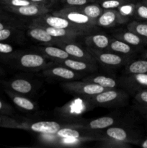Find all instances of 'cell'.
<instances>
[{"mask_svg": "<svg viewBox=\"0 0 147 148\" xmlns=\"http://www.w3.org/2000/svg\"><path fill=\"white\" fill-rule=\"evenodd\" d=\"M77 11L83 13L92 20H97L99 16L103 13L104 9L99 6L98 3H88L79 7H72Z\"/></svg>", "mask_w": 147, "mask_h": 148, "instance_id": "cell-26", "label": "cell"}, {"mask_svg": "<svg viewBox=\"0 0 147 148\" xmlns=\"http://www.w3.org/2000/svg\"><path fill=\"white\" fill-rule=\"evenodd\" d=\"M118 84L129 95H134L138 91L147 88V74L122 75L118 79Z\"/></svg>", "mask_w": 147, "mask_h": 148, "instance_id": "cell-10", "label": "cell"}, {"mask_svg": "<svg viewBox=\"0 0 147 148\" xmlns=\"http://www.w3.org/2000/svg\"><path fill=\"white\" fill-rule=\"evenodd\" d=\"M44 29L49 35L58 40H74L80 36H83L87 33L79 30L68 28H55L47 26L37 25Z\"/></svg>", "mask_w": 147, "mask_h": 148, "instance_id": "cell-17", "label": "cell"}, {"mask_svg": "<svg viewBox=\"0 0 147 148\" xmlns=\"http://www.w3.org/2000/svg\"><path fill=\"white\" fill-rule=\"evenodd\" d=\"M35 4L30 0H0L1 7H18Z\"/></svg>", "mask_w": 147, "mask_h": 148, "instance_id": "cell-34", "label": "cell"}, {"mask_svg": "<svg viewBox=\"0 0 147 148\" xmlns=\"http://www.w3.org/2000/svg\"><path fill=\"white\" fill-rule=\"evenodd\" d=\"M129 94L123 89L108 88L103 92L88 97L92 105L104 108H116L124 106L128 103Z\"/></svg>", "mask_w": 147, "mask_h": 148, "instance_id": "cell-2", "label": "cell"}, {"mask_svg": "<svg viewBox=\"0 0 147 148\" xmlns=\"http://www.w3.org/2000/svg\"><path fill=\"white\" fill-rule=\"evenodd\" d=\"M119 121L120 119L117 117L105 116L91 120L88 122L77 123V127L85 129V130H94V131H102L108 127L114 126Z\"/></svg>", "mask_w": 147, "mask_h": 148, "instance_id": "cell-15", "label": "cell"}, {"mask_svg": "<svg viewBox=\"0 0 147 148\" xmlns=\"http://www.w3.org/2000/svg\"><path fill=\"white\" fill-rule=\"evenodd\" d=\"M102 134L106 138L126 144L130 145L138 142L137 137L132 132L123 127H117L115 125L104 130Z\"/></svg>", "mask_w": 147, "mask_h": 148, "instance_id": "cell-12", "label": "cell"}, {"mask_svg": "<svg viewBox=\"0 0 147 148\" xmlns=\"http://www.w3.org/2000/svg\"><path fill=\"white\" fill-rule=\"evenodd\" d=\"M19 27L18 24L14 21L12 19L1 20L0 19V30L6 27Z\"/></svg>", "mask_w": 147, "mask_h": 148, "instance_id": "cell-39", "label": "cell"}, {"mask_svg": "<svg viewBox=\"0 0 147 148\" xmlns=\"http://www.w3.org/2000/svg\"><path fill=\"white\" fill-rule=\"evenodd\" d=\"M14 68L30 72H39L50 62V59L37 51L23 52L17 51L7 61Z\"/></svg>", "mask_w": 147, "mask_h": 148, "instance_id": "cell-1", "label": "cell"}, {"mask_svg": "<svg viewBox=\"0 0 147 148\" xmlns=\"http://www.w3.org/2000/svg\"><path fill=\"white\" fill-rule=\"evenodd\" d=\"M112 38L102 33L87 34L84 36V41L86 47L97 50H106Z\"/></svg>", "mask_w": 147, "mask_h": 148, "instance_id": "cell-20", "label": "cell"}, {"mask_svg": "<svg viewBox=\"0 0 147 148\" xmlns=\"http://www.w3.org/2000/svg\"><path fill=\"white\" fill-rule=\"evenodd\" d=\"M35 51L42 53L52 61L62 60L71 58L63 49L54 45H41L33 48Z\"/></svg>", "mask_w": 147, "mask_h": 148, "instance_id": "cell-18", "label": "cell"}, {"mask_svg": "<svg viewBox=\"0 0 147 148\" xmlns=\"http://www.w3.org/2000/svg\"><path fill=\"white\" fill-rule=\"evenodd\" d=\"M134 16L143 20H147V5L141 2L135 4V12Z\"/></svg>", "mask_w": 147, "mask_h": 148, "instance_id": "cell-35", "label": "cell"}, {"mask_svg": "<svg viewBox=\"0 0 147 148\" xmlns=\"http://www.w3.org/2000/svg\"><path fill=\"white\" fill-rule=\"evenodd\" d=\"M93 0H61L66 7H79L90 3Z\"/></svg>", "mask_w": 147, "mask_h": 148, "instance_id": "cell-37", "label": "cell"}, {"mask_svg": "<svg viewBox=\"0 0 147 148\" xmlns=\"http://www.w3.org/2000/svg\"><path fill=\"white\" fill-rule=\"evenodd\" d=\"M1 7V6H0ZM4 10L8 13H12L16 15L21 17H40L43 14H46L50 12V7L47 6L40 5L37 4H33L30 5L23 6V7H1Z\"/></svg>", "mask_w": 147, "mask_h": 148, "instance_id": "cell-11", "label": "cell"}, {"mask_svg": "<svg viewBox=\"0 0 147 148\" xmlns=\"http://www.w3.org/2000/svg\"><path fill=\"white\" fill-rule=\"evenodd\" d=\"M4 92L12 100L13 103L20 109L24 111H27V112H33L37 109V106L35 103V102L29 99L27 97L16 93V92L5 88H4Z\"/></svg>", "mask_w": 147, "mask_h": 148, "instance_id": "cell-21", "label": "cell"}, {"mask_svg": "<svg viewBox=\"0 0 147 148\" xmlns=\"http://www.w3.org/2000/svg\"><path fill=\"white\" fill-rule=\"evenodd\" d=\"M76 123H59L53 121H19L17 129L27 130L32 132L39 134H54L63 127L74 126Z\"/></svg>", "mask_w": 147, "mask_h": 148, "instance_id": "cell-5", "label": "cell"}, {"mask_svg": "<svg viewBox=\"0 0 147 148\" xmlns=\"http://www.w3.org/2000/svg\"><path fill=\"white\" fill-rule=\"evenodd\" d=\"M138 109L139 110L140 112L141 113V114H142L144 116H145L146 118H147V109H144V108H138Z\"/></svg>", "mask_w": 147, "mask_h": 148, "instance_id": "cell-42", "label": "cell"}, {"mask_svg": "<svg viewBox=\"0 0 147 148\" xmlns=\"http://www.w3.org/2000/svg\"><path fill=\"white\" fill-rule=\"evenodd\" d=\"M142 2L144 3V4H146L147 5V0H142Z\"/></svg>", "mask_w": 147, "mask_h": 148, "instance_id": "cell-46", "label": "cell"}, {"mask_svg": "<svg viewBox=\"0 0 147 148\" xmlns=\"http://www.w3.org/2000/svg\"><path fill=\"white\" fill-rule=\"evenodd\" d=\"M21 34L19 27H6L0 30V41H7V40L16 39V38Z\"/></svg>", "mask_w": 147, "mask_h": 148, "instance_id": "cell-28", "label": "cell"}, {"mask_svg": "<svg viewBox=\"0 0 147 148\" xmlns=\"http://www.w3.org/2000/svg\"><path fill=\"white\" fill-rule=\"evenodd\" d=\"M30 1L35 3V4L47 6V7H50V6H51L56 0H30Z\"/></svg>", "mask_w": 147, "mask_h": 148, "instance_id": "cell-40", "label": "cell"}, {"mask_svg": "<svg viewBox=\"0 0 147 148\" xmlns=\"http://www.w3.org/2000/svg\"><path fill=\"white\" fill-rule=\"evenodd\" d=\"M135 47L131 46L128 43L119 40V39L112 38L106 51L118 53L122 56L131 57L135 52Z\"/></svg>", "mask_w": 147, "mask_h": 148, "instance_id": "cell-23", "label": "cell"}, {"mask_svg": "<svg viewBox=\"0 0 147 148\" xmlns=\"http://www.w3.org/2000/svg\"><path fill=\"white\" fill-rule=\"evenodd\" d=\"M18 124V120L12 118L8 115L0 114V127L17 129Z\"/></svg>", "mask_w": 147, "mask_h": 148, "instance_id": "cell-33", "label": "cell"}, {"mask_svg": "<svg viewBox=\"0 0 147 148\" xmlns=\"http://www.w3.org/2000/svg\"><path fill=\"white\" fill-rule=\"evenodd\" d=\"M134 100L138 108L147 109V88L137 92L134 95Z\"/></svg>", "mask_w": 147, "mask_h": 148, "instance_id": "cell-32", "label": "cell"}, {"mask_svg": "<svg viewBox=\"0 0 147 148\" xmlns=\"http://www.w3.org/2000/svg\"><path fill=\"white\" fill-rule=\"evenodd\" d=\"M131 0H99L98 4L104 10H117L120 6Z\"/></svg>", "mask_w": 147, "mask_h": 148, "instance_id": "cell-31", "label": "cell"}, {"mask_svg": "<svg viewBox=\"0 0 147 148\" xmlns=\"http://www.w3.org/2000/svg\"><path fill=\"white\" fill-rule=\"evenodd\" d=\"M99 142L101 144L100 146L102 147H129L131 146L129 144L120 143V142L108 138Z\"/></svg>", "mask_w": 147, "mask_h": 148, "instance_id": "cell-36", "label": "cell"}, {"mask_svg": "<svg viewBox=\"0 0 147 148\" xmlns=\"http://www.w3.org/2000/svg\"><path fill=\"white\" fill-rule=\"evenodd\" d=\"M82 81L85 82H92V83L96 84V85L102 86L105 88H115L119 85L118 82L113 77L105 75H92L89 76L84 77Z\"/></svg>", "mask_w": 147, "mask_h": 148, "instance_id": "cell-24", "label": "cell"}, {"mask_svg": "<svg viewBox=\"0 0 147 148\" xmlns=\"http://www.w3.org/2000/svg\"><path fill=\"white\" fill-rule=\"evenodd\" d=\"M147 74V59L130 61L124 66L122 75Z\"/></svg>", "mask_w": 147, "mask_h": 148, "instance_id": "cell-25", "label": "cell"}, {"mask_svg": "<svg viewBox=\"0 0 147 148\" xmlns=\"http://www.w3.org/2000/svg\"><path fill=\"white\" fill-rule=\"evenodd\" d=\"M53 45L63 49L71 58L91 63H97L95 58L89 53L87 49L75 43L74 40H57Z\"/></svg>", "mask_w": 147, "mask_h": 148, "instance_id": "cell-9", "label": "cell"}, {"mask_svg": "<svg viewBox=\"0 0 147 148\" xmlns=\"http://www.w3.org/2000/svg\"><path fill=\"white\" fill-rule=\"evenodd\" d=\"M89 53L95 58L97 63L108 69H117L125 66L131 61V57L122 56L118 53L108 51L106 50H97L86 47Z\"/></svg>", "mask_w": 147, "mask_h": 148, "instance_id": "cell-3", "label": "cell"}, {"mask_svg": "<svg viewBox=\"0 0 147 148\" xmlns=\"http://www.w3.org/2000/svg\"><path fill=\"white\" fill-rule=\"evenodd\" d=\"M4 75V69H2V68L1 67V66H0V77H1V76H3V75Z\"/></svg>", "mask_w": 147, "mask_h": 148, "instance_id": "cell-45", "label": "cell"}, {"mask_svg": "<svg viewBox=\"0 0 147 148\" xmlns=\"http://www.w3.org/2000/svg\"><path fill=\"white\" fill-rule=\"evenodd\" d=\"M145 23H147V20H146V21H145Z\"/></svg>", "mask_w": 147, "mask_h": 148, "instance_id": "cell-47", "label": "cell"}, {"mask_svg": "<svg viewBox=\"0 0 147 148\" xmlns=\"http://www.w3.org/2000/svg\"><path fill=\"white\" fill-rule=\"evenodd\" d=\"M26 34L32 40L39 42L43 45H53L58 40L52 37L42 27L30 24L27 26Z\"/></svg>", "mask_w": 147, "mask_h": 148, "instance_id": "cell-19", "label": "cell"}, {"mask_svg": "<svg viewBox=\"0 0 147 148\" xmlns=\"http://www.w3.org/2000/svg\"><path fill=\"white\" fill-rule=\"evenodd\" d=\"M141 57H142V59H147V51H144V53H142V55H141Z\"/></svg>", "mask_w": 147, "mask_h": 148, "instance_id": "cell-44", "label": "cell"}, {"mask_svg": "<svg viewBox=\"0 0 147 148\" xmlns=\"http://www.w3.org/2000/svg\"><path fill=\"white\" fill-rule=\"evenodd\" d=\"M127 29L128 30L133 32L134 33L141 38L147 39V23H141L138 21H131L127 25Z\"/></svg>", "mask_w": 147, "mask_h": 148, "instance_id": "cell-27", "label": "cell"}, {"mask_svg": "<svg viewBox=\"0 0 147 148\" xmlns=\"http://www.w3.org/2000/svg\"><path fill=\"white\" fill-rule=\"evenodd\" d=\"M16 51H17L14 50V47L10 43L0 41V59L6 62Z\"/></svg>", "mask_w": 147, "mask_h": 148, "instance_id": "cell-29", "label": "cell"}, {"mask_svg": "<svg viewBox=\"0 0 147 148\" xmlns=\"http://www.w3.org/2000/svg\"><path fill=\"white\" fill-rule=\"evenodd\" d=\"M128 20L121 15L117 10H104L103 13L97 20V26L110 28L117 25L127 23Z\"/></svg>", "mask_w": 147, "mask_h": 148, "instance_id": "cell-13", "label": "cell"}, {"mask_svg": "<svg viewBox=\"0 0 147 148\" xmlns=\"http://www.w3.org/2000/svg\"><path fill=\"white\" fill-rule=\"evenodd\" d=\"M30 25H43L47 26V27H55V28H68L72 29V30H79V31L84 32L86 33H89L82 27L73 24L69 20L65 19L64 17H60V16L55 15L51 13H46L43 14L40 17L33 18L31 20Z\"/></svg>", "mask_w": 147, "mask_h": 148, "instance_id": "cell-8", "label": "cell"}, {"mask_svg": "<svg viewBox=\"0 0 147 148\" xmlns=\"http://www.w3.org/2000/svg\"><path fill=\"white\" fill-rule=\"evenodd\" d=\"M43 77L50 79H61L65 81L76 80L81 77V75L63 65H61L51 61L49 62L44 69L40 71Z\"/></svg>", "mask_w": 147, "mask_h": 148, "instance_id": "cell-7", "label": "cell"}, {"mask_svg": "<svg viewBox=\"0 0 147 148\" xmlns=\"http://www.w3.org/2000/svg\"><path fill=\"white\" fill-rule=\"evenodd\" d=\"M140 146H141V147L143 148H147V139L146 140H144V141L141 142V143H140Z\"/></svg>", "mask_w": 147, "mask_h": 148, "instance_id": "cell-43", "label": "cell"}, {"mask_svg": "<svg viewBox=\"0 0 147 148\" xmlns=\"http://www.w3.org/2000/svg\"><path fill=\"white\" fill-rule=\"evenodd\" d=\"M120 14L123 16L125 18L130 20V17L134 16V12H135V4L131 2V1L125 3L120 6L117 9Z\"/></svg>", "mask_w": 147, "mask_h": 148, "instance_id": "cell-30", "label": "cell"}, {"mask_svg": "<svg viewBox=\"0 0 147 148\" xmlns=\"http://www.w3.org/2000/svg\"><path fill=\"white\" fill-rule=\"evenodd\" d=\"M1 85L5 88L20 95H28L34 89L33 84L28 79L24 78H15L8 81H1Z\"/></svg>", "mask_w": 147, "mask_h": 148, "instance_id": "cell-16", "label": "cell"}, {"mask_svg": "<svg viewBox=\"0 0 147 148\" xmlns=\"http://www.w3.org/2000/svg\"><path fill=\"white\" fill-rule=\"evenodd\" d=\"M7 12L5 10H3L1 7H0V19L1 20H7V19H10V17L9 16H7V14H6Z\"/></svg>", "mask_w": 147, "mask_h": 148, "instance_id": "cell-41", "label": "cell"}, {"mask_svg": "<svg viewBox=\"0 0 147 148\" xmlns=\"http://www.w3.org/2000/svg\"><path fill=\"white\" fill-rule=\"evenodd\" d=\"M52 14L64 17L73 24L82 27L87 33L97 27V20H92L83 13L77 11L72 7H66L58 11H54Z\"/></svg>", "mask_w": 147, "mask_h": 148, "instance_id": "cell-4", "label": "cell"}, {"mask_svg": "<svg viewBox=\"0 0 147 148\" xmlns=\"http://www.w3.org/2000/svg\"><path fill=\"white\" fill-rule=\"evenodd\" d=\"M13 113H14V110L12 108L11 106L6 103L5 102L0 99V114L11 116L12 115Z\"/></svg>", "mask_w": 147, "mask_h": 148, "instance_id": "cell-38", "label": "cell"}, {"mask_svg": "<svg viewBox=\"0 0 147 148\" xmlns=\"http://www.w3.org/2000/svg\"><path fill=\"white\" fill-rule=\"evenodd\" d=\"M113 38L122 40L134 47H139L147 43V39L141 38L134 33L133 32L128 30H120L113 33Z\"/></svg>", "mask_w": 147, "mask_h": 148, "instance_id": "cell-22", "label": "cell"}, {"mask_svg": "<svg viewBox=\"0 0 147 148\" xmlns=\"http://www.w3.org/2000/svg\"><path fill=\"white\" fill-rule=\"evenodd\" d=\"M61 65L66 66L72 70L79 73H91L94 72L97 69V63H91L86 61L79 60V59H73V58H67L62 60L53 61Z\"/></svg>", "mask_w": 147, "mask_h": 148, "instance_id": "cell-14", "label": "cell"}, {"mask_svg": "<svg viewBox=\"0 0 147 148\" xmlns=\"http://www.w3.org/2000/svg\"><path fill=\"white\" fill-rule=\"evenodd\" d=\"M61 87L68 92L79 95L81 96L92 97L93 95L103 92L108 88H105L102 86L85 82V81H66L61 83Z\"/></svg>", "mask_w": 147, "mask_h": 148, "instance_id": "cell-6", "label": "cell"}]
</instances>
